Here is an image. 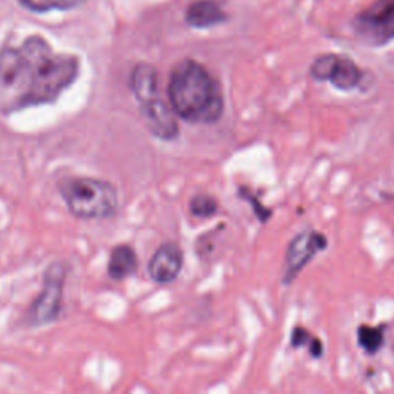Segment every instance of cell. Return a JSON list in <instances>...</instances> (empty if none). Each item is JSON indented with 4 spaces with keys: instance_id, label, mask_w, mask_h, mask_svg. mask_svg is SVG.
<instances>
[{
    "instance_id": "obj_1",
    "label": "cell",
    "mask_w": 394,
    "mask_h": 394,
    "mask_svg": "<svg viewBox=\"0 0 394 394\" xmlns=\"http://www.w3.org/2000/svg\"><path fill=\"white\" fill-rule=\"evenodd\" d=\"M168 100L176 115L191 124H215L224 115L220 83L193 59L179 62L168 80Z\"/></svg>"
},
{
    "instance_id": "obj_2",
    "label": "cell",
    "mask_w": 394,
    "mask_h": 394,
    "mask_svg": "<svg viewBox=\"0 0 394 394\" xmlns=\"http://www.w3.org/2000/svg\"><path fill=\"white\" fill-rule=\"evenodd\" d=\"M30 57V88L20 104V110L56 102L79 76V59L56 55L45 39L32 36L22 45Z\"/></svg>"
},
{
    "instance_id": "obj_3",
    "label": "cell",
    "mask_w": 394,
    "mask_h": 394,
    "mask_svg": "<svg viewBox=\"0 0 394 394\" xmlns=\"http://www.w3.org/2000/svg\"><path fill=\"white\" fill-rule=\"evenodd\" d=\"M59 191L71 215L77 219H108L119 208L117 188L108 180L68 177L59 184Z\"/></svg>"
},
{
    "instance_id": "obj_4",
    "label": "cell",
    "mask_w": 394,
    "mask_h": 394,
    "mask_svg": "<svg viewBox=\"0 0 394 394\" xmlns=\"http://www.w3.org/2000/svg\"><path fill=\"white\" fill-rule=\"evenodd\" d=\"M30 57L23 46H5L0 51V96L10 100V110H20L30 88Z\"/></svg>"
},
{
    "instance_id": "obj_5",
    "label": "cell",
    "mask_w": 394,
    "mask_h": 394,
    "mask_svg": "<svg viewBox=\"0 0 394 394\" xmlns=\"http://www.w3.org/2000/svg\"><path fill=\"white\" fill-rule=\"evenodd\" d=\"M65 279L66 266L62 262H55L45 271L42 293L30 306L28 317H26L31 326L48 325L59 317L62 310Z\"/></svg>"
},
{
    "instance_id": "obj_6",
    "label": "cell",
    "mask_w": 394,
    "mask_h": 394,
    "mask_svg": "<svg viewBox=\"0 0 394 394\" xmlns=\"http://www.w3.org/2000/svg\"><path fill=\"white\" fill-rule=\"evenodd\" d=\"M353 30L364 43L386 45L394 39V0H376L353 19Z\"/></svg>"
},
{
    "instance_id": "obj_7",
    "label": "cell",
    "mask_w": 394,
    "mask_h": 394,
    "mask_svg": "<svg viewBox=\"0 0 394 394\" xmlns=\"http://www.w3.org/2000/svg\"><path fill=\"white\" fill-rule=\"evenodd\" d=\"M326 246H328V239L324 233L315 230L302 231L293 237L285 253L282 284L291 285L295 282L299 273L311 262L313 257L326 250Z\"/></svg>"
},
{
    "instance_id": "obj_8",
    "label": "cell",
    "mask_w": 394,
    "mask_h": 394,
    "mask_svg": "<svg viewBox=\"0 0 394 394\" xmlns=\"http://www.w3.org/2000/svg\"><path fill=\"white\" fill-rule=\"evenodd\" d=\"M140 116L152 136L162 140H175L179 136L176 112L171 105L157 97L145 105H140Z\"/></svg>"
},
{
    "instance_id": "obj_9",
    "label": "cell",
    "mask_w": 394,
    "mask_h": 394,
    "mask_svg": "<svg viewBox=\"0 0 394 394\" xmlns=\"http://www.w3.org/2000/svg\"><path fill=\"white\" fill-rule=\"evenodd\" d=\"M184 265V251L176 242L159 246L148 264V273L156 284H171L180 275Z\"/></svg>"
},
{
    "instance_id": "obj_10",
    "label": "cell",
    "mask_w": 394,
    "mask_h": 394,
    "mask_svg": "<svg viewBox=\"0 0 394 394\" xmlns=\"http://www.w3.org/2000/svg\"><path fill=\"white\" fill-rule=\"evenodd\" d=\"M130 88L139 105H145L157 99V71L155 66L150 63L136 65L130 77Z\"/></svg>"
},
{
    "instance_id": "obj_11",
    "label": "cell",
    "mask_w": 394,
    "mask_h": 394,
    "mask_svg": "<svg viewBox=\"0 0 394 394\" xmlns=\"http://www.w3.org/2000/svg\"><path fill=\"white\" fill-rule=\"evenodd\" d=\"M185 19L186 23L193 26V28L205 30L224 23L228 16L225 14V11L220 8L215 0H196L186 10Z\"/></svg>"
},
{
    "instance_id": "obj_12",
    "label": "cell",
    "mask_w": 394,
    "mask_h": 394,
    "mask_svg": "<svg viewBox=\"0 0 394 394\" xmlns=\"http://www.w3.org/2000/svg\"><path fill=\"white\" fill-rule=\"evenodd\" d=\"M360 80H362V71H360L359 66L350 57L336 55L328 76V82H331L333 86L340 91H351L357 88Z\"/></svg>"
},
{
    "instance_id": "obj_13",
    "label": "cell",
    "mask_w": 394,
    "mask_h": 394,
    "mask_svg": "<svg viewBox=\"0 0 394 394\" xmlns=\"http://www.w3.org/2000/svg\"><path fill=\"white\" fill-rule=\"evenodd\" d=\"M137 255L131 245H119L111 251L108 275L115 280H124L132 276L137 270Z\"/></svg>"
},
{
    "instance_id": "obj_14",
    "label": "cell",
    "mask_w": 394,
    "mask_h": 394,
    "mask_svg": "<svg viewBox=\"0 0 394 394\" xmlns=\"http://www.w3.org/2000/svg\"><path fill=\"white\" fill-rule=\"evenodd\" d=\"M384 328L382 326L360 325L357 328V342L366 355H376L384 346Z\"/></svg>"
},
{
    "instance_id": "obj_15",
    "label": "cell",
    "mask_w": 394,
    "mask_h": 394,
    "mask_svg": "<svg viewBox=\"0 0 394 394\" xmlns=\"http://www.w3.org/2000/svg\"><path fill=\"white\" fill-rule=\"evenodd\" d=\"M20 5L35 12L68 11L82 6L86 0H19Z\"/></svg>"
},
{
    "instance_id": "obj_16",
    "label": "cell",
    "mask_w": 394,
    "mask_h": 394,
    "mask_svg": "<svg viewBox=\"0 0 394 394\" xmlns=\"http://www.w3.org/2000/svg\"><path fill=\"white\" fill-rule=\"evenodd\" d=\"M291 346L293 348H302V346H306L313 357H322L324 355L322 340L313 336L308 330L304 328V326H296V328H293Z\"/></svg>"
},
{
    "instance_id": "obj_17",
    "label": "cell",
    "mask_w": 394,
    "mask_h": 394,
    "mask_svg": "<svg viewBox=\"0 0 394 394\" xmlns=\"http://www.w3.org/2000/svg\"><path fill=\"white\" fill-rule=\"evenodd\" d=\"M217 200L210 195H197L191 199L190 211L196 217H211L217 213Z\"/></svg>"
},
{
    "instance_id": "obj_18",
    "label": "cell",
    "mask_w": 394,
    "mask_h": 394,
    "mask_svg": "<svg viewBox=\"0 0 394 394\" xmlns=\"http://www.w3.org/2000/svg\"><path fill=\"white\" fill-rule=\"evenodd\" d=\"M240 195L244 196V199L245 200H248V202H251V205H253V208H255V213H256V216H257V219L260 220V222H266V220H268L270 217H271V215L273 213L268 210V208H265V206L259 202V200L251 195V193L248 191V190H245V188H242L240 190Z\"/></svg>"
}]
</instances>
